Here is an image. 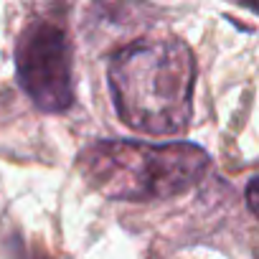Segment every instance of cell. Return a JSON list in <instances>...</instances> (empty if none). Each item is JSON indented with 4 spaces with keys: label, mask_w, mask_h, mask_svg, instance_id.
<instances>
[{
    "label": "cell",
    "mask_w": 259,
    "mask_h": 259,
    "mask_svg": "<svg viewBox=\"0 0 259 259\" xmlns=\"http://www.w3.org/2000/svg\"><path fill=\"white\" fill-rule=\"evenodd\" d=\"M16 71L23 92L44 112H64L74 102L71 44L54 21H33L16 44Z\"/></svg>",
    "instance_id": "3"
},
{
    "label": "cell",
    "mask_w": 259,
    "mask_h": 259,
    "mask_svg": "<svg viewBox=\"0 0 259 259\" xmlns=\"http://www.w3.org/2000/svg\"><path fill=\"white\" fill-rule=\"evenodd\" d=\"M92 188L114 201H163L191 191L208 170V155L191 143L104 140L79 155Z\"/></svg>",
    "instance_id": "2"
},
{
    "label": "cell",
    "mask_w": 259,
    "mask_h": 259,
    "mask_svg": "<svg viewBox=\"0 0 259 259\" xmlns=\"http://www.w3.org/2000/svg\"><path fill=\"white\" fill-rule=\"evenodd\" d=\"M246 203H249V208H251V213L259 219V173L249 181V186H246Z\"/></svg>",
    "instance_id": "4"
},
{
    "label": "cell",
    "mask_w": 259,
    "mask_h": 259,
    "mask_svg": "<svg viewBox=\"0 0 259 259\" xmlns=\"http://www.w3.org/2000/svg\"><path fill=\"white\" fill-rule=\"evenodd\" d=\"M196 59L178 38L138 41L109 61L119 119L145 135H178L193 112Z\"/></svg>",
    "instance_id": "1"
}]
</instances>
